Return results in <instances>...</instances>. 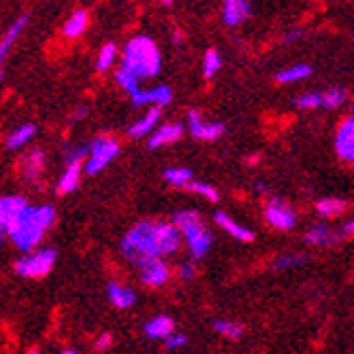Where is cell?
Returning <instances> with one entry per match:
<instances>
[{"mask_svg": "<svg viewBox=\"0 0 354 354\" xmlns=\"http://www.w3.org/2000/svg\"><path fill=\"white\" fill-rule=\"evenodd\" d=\"M187 127H189V132H191L193 138H196V140H206V142L216 140L225 132L223 123H210L198 111H189L187 113Z\"/></svg>", "mask_w": 354, "mask_h": 354, "instance_id": "cell-11", "label": "cell"}, {"mask_svg": "<svg viewBox=\"0 0 354 354\" xmlns=\"http://www.w3.org/2000/svg\"><path fill=\"white\" fill-rule=\"evenodd\" d=\"M306 259L299 254H282L278 257V259L274 261V268L276 270H288V268H295V266H301Z\"/></svg>", "mask_w": 354, "mask_h": 354, "instance_id": "cell-36", "label": "cell"}, {"mask_svg": "<svg viewBox=\"0 0 354 354\" xmlns=\"http://www.w3.org/2000/svg\"><path fill=\"white\" fill-rule=\"evenodd\" d=\"M162 119V109L151 106L138 121H134L130 127H127V136L130 138H145L151 136L157 130V123Z\"/></svg>", "mask_w": 354, "mask_h": 354, "instance_id": "cell-15", "label": "cell"}, {"mask_svg": "<svg viewBox=\"0 0 354 354\" xmlns=\"http://www.w3.org/2000/svg\"><path fill=\"white\" fill-rule=\"evenodd\" d=\"M85 115H87V109H85V106H81V109H77V111H75V117H73V119H81V117H85Z\"/></svg>", "mask_w": 354, "mask_h": 354, "instance_id": "cell-42", "label": "cell"}, {"mask_svg": "<svg viewBox=\"0 0 354 354\" xmlns=\"http://www.w3.org/2000/svg\"><path fill=\"white\" fill-rule=\"evenodd\" d=\"M136 268H138L140 282L147 286H162L170 278V268L162 257H149V259L140 261Z\"/></svg>", "mask_w": 354, "mask_h": 354, "instance_id": "cell-10", "label": "cell"}, {"mask_svg": "<svg viewBox=\"0 0 354 354\" xmlns=\"http://www.w3.org/2000/svg\"><path fill=\"white\" fill-rule=\"evenodd\" d=\"M134 106H157L164 109L172 102V89L168 85H157L153 89H138L134 95H130Z\"/></svg>", "mask_w": 354, "mask_h": 354, "instance_id": "cell-12", "label": "cell"}, {"mask_svg": "<svg viewBox=\"0 0 354 354\" xmlns=\"http://www.w3.org/2000/svg\"><path fill=\"white\" fill-rule=\"evenodd\" d=\"M252 9L248 5V0H225L223 3V21L225 26H240L242 21H246L250 17Z\"/></svg>", "mask_w": 354, "mask_h": 354, "instance_id": "cell-16", "label": "cell"}, {"mask_svg": "<svg viewBox=\"0 0 354 354\" xmlns=\"http://www.w3.org/2000/svg\"><path fill=\"white\" fill-rule=\"evenodd\" d=\"M115 81L119 83V87H121L125 93H130V95H134V93L140 89V81H138L134 75L125 73L123 68H119V71L115 73Z\"/></svg>", "mask_w": 354, "mask_h": 354, "instance_id": "cell-32", "label": "cell"}, {"mask_svg": "<svg viewBox=\"0 0 354 354\" xmlns=\"http://www.w3.org/2000/svg\"><path fill=\"white\" fill-rule=\"evenodd\" d=\"M106 295H109V301L113 304V308H117V310H127L136 304V293L130 286H125L121 282H109Z\"/></svg>", "mask_w": 354, "mask_h": 354, "instance_id": "cell-17", "label": "cell"}, {"mask_svg": "<svg viewBox=\"0 0 354 354\" xmlns=\"http://www.w3.org/2000/svg\"><path fill=\"white\" fill-rule=\"evenodd\" d=\"M26 354H41V352H39V350H37V348H32V350H28V352H26Z\"/></svg>", "mask_w": 354, "mask_h": 354, "instance_id": "cell-46", "label": "cell"}, {"mask_svg": "<svg viewBox=\"0 0 354 354\" xmlns=\"http://www.w3.org/2000/svg\"><path fill=\"white\" fill-rule=\"evenodd\" d=\"M117 59V45L115 43H106L100 51H98V57H95V68L100 73H106L113 68V64Z\"/></svg>", "mask_w": 354, "mask_h": 354, "instance_id": "cell-27", "label": "cell"}, {"mask_svg": "<svg viewBox=\"0 0 354 354\" xmlns=\"http://www.w3.org/2000/svg\"><path fill=\"white\" fill-rule=\"evenodd\" d=\"M87 26H89V13L83 11V9H79V11H75L66 19V24H64L62 32H64V37H66V39H79L83 32L87 30Z\"/></svg>", "mask_w": 354, "mask_h": 354, "instance_id": "cell-24", "label": "cell"}, {"mask_svg": "<svg viewBox=\"0 0 354 354\" xmlns=\"http://www.w3.org/2000/svg\"><path fill=\"white\" fill-rule=\"evenodd\" d=\"M37 132H39V127L35 123H21V125H17L15 130L7 136V142L5 145H7L9 151H21L24 147H28L32 140H35Z\"/></svg>", "mask_w": 354, "mask_h": 354, "instance_id": "cell-18", "label": "cell"}, {"mask_svg": "<svg viewBox=\"0 0 354 354\" xmlns=\"http://www.w3.org/2000/svg\"><path fill=\"white\" fill-rule=\"evenodd\" d=\"M47 166V155L43 149H32L19 159V176L28 185H39Z\"/></svg>", "mask_w": 354, "mask_h": 354, "instance_id": "cell-9", "label": "cell"}, {"mask_svg": "<svg viewBox=\"0 0 354 354\" xmlns=\"http://www.w3.org/2000/svg\"><path fill=\"white\" fill-rule=\"evenodd\" d=\"M335 153L346 164L354 166V117H348L339 123L335 132Z\"/></svg>", "mask_w": 354, "mask_h": 354, "instance_id": "cell-13", "label": "cell"}, {"mask_svg": "<svg viewBox=\"0 0 354 354\" xmlns=\"http://www.w3.org/2000/svg\"><path fill=\"white\" fill-rule=\"evenodd\" d=\"M117 155H119V142L117 140H113L109 136L93 138L87 145V159H85V164H83V172L87 176L100 174Z\"/></svg>", "mask_w": 354, "mask_h": 354, "instance_id": "cell-6", "label": "cell"}, {"mask_svg": "<svg viewBox=\"0 0 354 354\" xmlns=\"http://www.w3.org/2000/svg\"><path fill=\"white\" fill-rule=\"evenodd\" d=\"M87 159V145H66L64 147V164L83 166Z\"/></svg>", "mask_w": 354, "mask_h": 354, "instance_id": "cell-26", "label": "cell"}, {"mask_svg": "<svg viewBox=\"0 0 354 354\" xmlns=\"http://www.w3.org/2000/svg\"><path fill=\"white\" fill-rule=\"evenodd\" d=\"M57 212L55 206L51 204H30L24 214L17 218V223L13 225V230L9 234V240L13 242V246L24 254V252H32L37 250L39 244L43 242L45 234L55 225Z\"/></svg>", "mask_w": 354, "mask_h": 354, "instance_id": "cell-2", "label": "cell"}, {"mask_svg": "<svg viewBox=\"0 0 354 354\" xmlns=\"http://www.w3.org/2000/svg\"><path fill=\"white\" fill-rule=\"evenodd\" d=\"M142 331L151 339H166L174 333V320L170 316H155V318L147 320Z\"/></svg>", "mask_w": 354, "mask_h": 354, "instance_id": "cell-20", "label": "cell"}, {"mask_svg": "<svg viewBox=\"0 0 354 354\" xmlns=\"http://www.w3.org/2000/svg\"><path fill=\"white\" fill-rule=\"evenodd\" d=\"M346 95L348 93H346L344 87H331V89L320 93V106H323V109H337V106L344 104Z\"/></svg>", "mask_w": 354, "mask_h": 354, "instance_id": "cell-30", "label": "cell"}, {"mask_svg": "<svg viewBox=\"0 0 354 354\" xmlns=\"http://www.w3.org/2000/svg\"><path fill=\"white\" fill-rule=\"evenodd\" d=\"M59 354H79V352L77 350H62Z\"/></svg>", "mask_w": 354, "mask_h": 354, "instance_id": "cell-44", "label": "cell"}, {"mask_svg": "<svg viewBox=\"0 0 354 354\" xmlns=\"http://www.w3.org/2000/svg\"><path fill=\"white\" fill-rule=\"evenodd\" d=\"M214 221L221 225V227L227 232L232 238L240 240V242H252L254 240V234L250 230H246L244 225L236 223V218H232L230 214H225V212H216L214 214Z\"/></svg>", "mask_w": 354, "mask_h": 354, "instance_id": "cell-21", "label": "cell"}, {"mask_svg": "<svg viewBox=\"0 0 354 354\" xmlns=\"http://www.w3.org/2000/svg\"><path fill=\"white\" fill-rule=\"evenodd\" d=\"M183 138V125L180 123H164L159 125L157 130L149 136L147 140V147L151 151L155 149H162V147H168V145H174L176 140Z\"/></svg>", "mask_w": 354, "mask_h": 354, "instance_id": "cell-14", "label": "cell"}, {"mask_svg": "<svg viewBox=\"0 0 354 354\" xmlns=\"http://www.w3.org/2000/svg\"><path fill=\"white\" fill-rule=\"evenodd\" d=\"M55 261H57V250L47 246V248H37L32 252L19 254L15 259V263H13V270L21 278L35 280V278L49 276L53 272V268H55Z\"/></svg>", "mask_w": 354, "mask_h": 354, "instance_id": "cell-5", "label": "cell"}, {"mask_svg": "<svg viewBox=\"0 0 354 354\" xmlns=\"http://www.w3.org/2000/svg\"><path fill=\"white\" fill-rule=\"evenodd\" d=\"M26 26H28V15L17 17V19H15V24H11V28L5 32V37L0 39V66H3L5 57H7V55H9V51L13 49L15 41L19 39V35L26 30Z\"/></svg>", "mask_w": 354, "mask_h": 354, "instance_id": "cell-22", "label": "cell"}, {"mask_svg": "<svg viewBox=\"0 0 354 354\" xmlns=\"http://www.w3.org/2000/svg\"><path fill=\"white\" fill-rule=\"evenodd\" d=\"M121 68L134 75L138 81L155 79L162 73V51L151 37L138 35L125 43L121 53Z\"/></svg>", "mask_w": 354, "mask_h": 354, "instance_id": "cell-3", "label": "cell"}, {"mask_svg": "<svg viewBox=\"0 0 354 354\" xmlns=\"http://www.w3.org/2000/svg\"><path fill=\"white\" fill-rule=\"evenodd\" d=\"M304 35H306L304 30H291V32H286L282 41H284V43H297V41L304 39Z\"/></svg>", "mask_w": 354, "mask_h": 354, "instance_id": "cell-40", "label": "cell"}, {"mask_svg": "<svg viewBox=\"0 0 354 354\" xmlns=\"http://www.w3.org/2000/svg\"><path fill=\"white\" fill-rule=\"evenodd\" d=\"M339 240L337 232H333L327 225H314L306 234V242L312 246H331Z\"/></svg>", "mask_w": 354, "mask_h": 354, "instance_id": "cell-23", "label": "cell"}, {"mask_svg": "<svg viewBox=\"0 0 354 354\" xmlns=\"http://www.w3.org/2000/svg\"><path fill=\"white\" fill-rule=\"evenodd\" d=\"M295 106H297V109H304V111L318 109V106H320V93H316V91H308V93L297 95Z\"/></svg>", "mask_w": 354, "mask_h": 354, "instance_id": "cell-35", "label": "cell"}, {"mask_svg": "<svg viewBox=\"0 0 354 354\" xmlns=\"http://www.w3.org/2000/svg\"><path fill=\"white\" fill-rule=\"evenodd\" d=\"M266 218L268 223L272 225V227L280 230V232H291L295 227L297 223V216H295V210L288 206L284 200H270L266 204Z\"/></svg>", "mask_w": 354, "mask_h": 354, "instance_id": "cell-8", "label": "cell"}, {"mask_svg": "<svg viewBox=\"0 0 354 354\" xmlns=\"http://www.w3.org/2000/svg\"><path fill=\"white\" fill-rule=\"evenodd\" d=\"M111 346H113V335H111V333H102V335L98 337V342H95V350H100V352L109 350Z\"/></svg>", "mask_w": 354, "mask_h": 354, "instance_id": "cell-39", "label": "cell"}, {"mask_svg": "<svg viewBox=\"0 0 354 354\" xmlns=\"http://www.w3.org/2000/svg\"><path fill=\"white\" fill-rule=\"evenodd\" d=\"M183 244V236L174 223L164 221H140L127 230L121 240V254L127 261L138 266L149 257L174 254Z\"/></svg>", "mask_w": 354, "mask_h": 354, "instance_id": "cell-1", "label": "cell"}, {"mask_svg": "<svg viewBox=\"0 0 354 354\" xmlns=\"http://www.w3.org/2000/svg\"><path fill=\"white\" fill-rule=\"evenodd\" d=\"M344 234H346V236H354V218H352L350 223L344 225Z\"/></svg>", "mask_w": 354, "mask_h": 354, "instance_id": "cell-41", "label": "cell"}, {"mask_svg": "<svg viewBox=\"0 0 354 354\" xmlns=\"http://www.w3.org/2000/svg\"><path fill=\"white\" fill-rule=\"evenodd\" d=\"M28 206H30V202L24 196H15V193L0 196V242L9 240L13 225L17 223V218L24 214V210Z\"/></svg>", "mask_w": 354, "mask_h": 354, "instance_id": "cell-7", "label": "cell"}, {"mask_svg": "<svg viewBox=\"0 0 354 354\" xmlns=\"http://www.w3.org/2000/svg\"><path fill=\"white\" fill-rule=\"evenodd\" d=\"M185 189H189L191 193H196V196H202L206 198L208 202H218V191L208 185V183H198V180H191Z\"/></svg>", "mask_w": 354, "mask_h": 354, "instance_id": "cell-34", "label": "cell"}, {"mask_svg": "<svg viewBox=\"0 0 354 354\" xmlns=\"http://www.w3.org/2000/svg\"><path fill=\"white\" fill-rule=\"evenodd\" d=\"M312 75V66L308 64H295V66H288L284 71H280L276 75V81L278 83H297V81H304Z\"/></svg>", "mask_w": 354, "mask_h": 354, "instance_id": "cell-25", "label": "cell"}, {"mask_svg": "<svg viewBox=\"0 0 354 354\" xmlns=\"http://www.w3.org/2000/svg\"><path fill=\"white\" fill-rule=\"evenodd\" d=\"M198 276V268H196V263L193 261H183L180 266H178V278L180 280H193Z\"/></svg>", "mask_w": 354, "mask_h": 354, "instance_id": "cell-37", "label": "cell"}, {"mask_svg": "<svg viewBox=\"0 0 354 354\" xmlns=\"http://www.w3.org/2000/svg\"><path fill=\"white\" fill-rule=\"evenodd\" d=\"M221 64H223L221 53L216 49H208L204 53V59H202V75H204V79H212L221 71Z\"/></svg>", "mask_w": 354, "mask_h": 354, "instance_id": "cell-28", "label": "cell"}, {"mask_svg": "<svg viewBox=\"0 0 354 354\" xmlns=\"http://www.w3.org/2000/svg\"><path fill=\"white\" fill-rule=\"evenodd\" d=\"M0 81H3V68H0Z\"/></svg>", "mask_w": 354, "mask_h": 354, "instance_id": "cell-47", "label": "cell"}, {"mask_svg": "<svg viewBox=\"0 0 354 354\" xmlns=\"http://www.w3.org/2000/svg\"><path fill=\"white\" fill-rule=\"evenodd\" d=\"M185 344H187V337H185L183 333H172L170 337L164 339V346H166L168 350H178V348H183Z\"/></svg>", "mask_w": 354, "mask_h": 354, "instance_id": "cell-38", "label": "cell"}, {"mask_svg": "<svg viewBox=\"0 0 354 354\" xmlns=\"http://www.w3.org/2000/svg\"><path fill=\"white\" fill-rule=\"evenodd\" d=\"M254 187H257V191H259V193H270V191H268V187H266L263 183H257Z\"/></svg>", "mask_w": 354, "mask_h": 354, "instance_id": "cell-43", "label": "cell"}, {"mask_svg": "<svg viewBox=\"0 0 354 354\" xmlns=\"http://www.w3.org/2000/svg\"><path fill=\"white\" fill-rule=\"evenodd\" d=\"M212 327L216 333L225 335L227 339H240L242 337V327L236 323V320H216Z\"/></svg>", "mask_w": 354, "mask_h": 354, "instance_id": "cell-31", "label": "cell"}, {"mask_svg": "<svg viewBox=\"0 0 354 354\" xmlns=\"http://www.w3.org/2000/svg\"><path fill=\"white\" fill-rule=\"evenodd\" d=\"M174 225L178 227L180 236L187 242V248L193 259H202V257L212 246V234L204 225L200 212L196 210H178L174 214Z\"/></svg>", "mask_w": 354, "mask_h": 354, "instance_id": "cell-4", "label": "cell"}, {"mask_svg": "<svg viewBox=\"0 0 354 354\" xmlns=\"http://www.w3.org/2000/svg\"><path fill=\"white\" fill-rule=\"evenodd\" d=\"M346 210V204L344 200H335V198H327V200H320L316 204V212L325 218H333V216H339L342 212Z\"/></svg>", "mask_w": 354, "mask_h": 354, "instance_id": "cell-29", "label": "cell"}, {"mask_svg": "<svg viewBox=\"0 0 354 354\" xmlns=\"http://www.w3.org/2000/svg\"><path fill=\"white\" fill-rule=\"evenodd\" d=\"M81 176H83V166H64V172L55 183V193L57 196H68V193L77 191L81 185Z\"/></svg>", "mask_w": 354, "mask_h": 354, "instance_id": "cell-19", "label": "cell"}, {"mask_svg": "<svg viewBox=\"0 0 354 354\" xmlns=\"http://www.w3.org/2000/svg\"><path fill=\"white\" fill-rule=\"evenodd\" d=\"M164 178L174 185V187H187L193 178H191V170L189 168H168L164 172Z\"/></svg>", "mask_w": 354, "mask_h": 354, "instance_id": "cell-33", "label": "cell"}, {"mask_svg": "<svg viewBox=\"0 0 354 354\" xmlns=\"http://www.w3.org/2000/svg\"><path fill=\"white\" fill-rule=\"evenodd\" d=\"M172 3H174V0H162V5H164V7H170Z\"/></svg>", "mask_w": 354, "mask_h": 354, "instance_id": "cell-45", "label": "cell"}]
</instances>
